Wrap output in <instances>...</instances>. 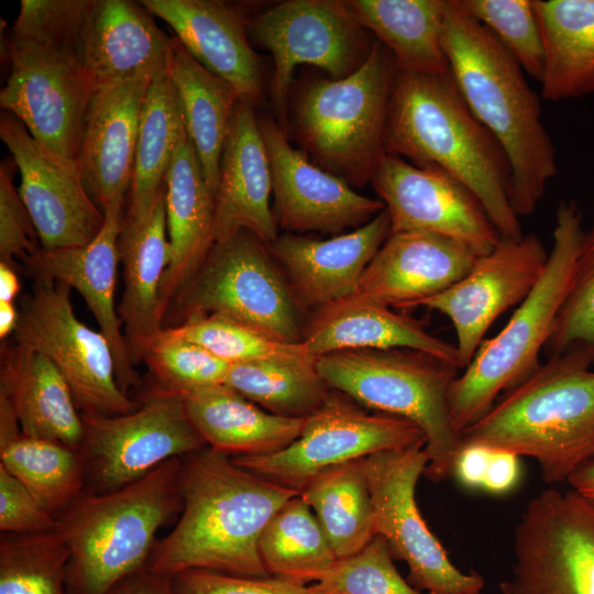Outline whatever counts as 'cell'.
<instances>
[{
  "label": "cell",
  "mask_w": 594,
  "mask_h": 594,
  "mask_svg": "<svg viewBox=\"0 0 594 594\" xmlns=\"http://www.w3.org/2000/svg\"><path fill=\"white\" fill-rule=\"evenodd\" d=\"M396 64L377 40L364 64L341 79L317 78L294 103V129L320 167L350 186L371 182L385 153Z\"/></svg>",
  "instance_id": "obj_8"
},
{
  "label": "cell",
  "mask_w": 594,
  "mask_h": 594,
  "mask_svg": "<svg viewBox=\"0 0 594 594\" xmlns=\"http://www.w3.org/2000/svg\"><path fill=\"white\" fill-rule=\"evenodd\" d=\"M81 34L11 29L10 76L0 106L48 152L77 167L86 113L95 88L80 59Z\"/></svg>",
  "instance_id": "obj_9"
},
{
  "label": "cell",
  "mask_w": 594,
  "mask_h": 594,
  "mask_svg": "<svg viewBox=\"0 0 594 594\" xmlns=\"http://www.w3.org/2000/svg\"><path fill=\"white\" fill-rule=\"evenodd\" d=\"M366 409L331 388L323 404L305 418L299 437L288 447L231 460L265 480L300 492L331 466L383 451L426 446L424 431L413 421Z\"/></svg>",
  "instance_id": "obj_11"
},
{
  "label": "cell",
  "mask_w": 594,
  "mask_h": 594,
  "mask_svg": "<svg viewBox=\"0 0 594 594\" xmlns=\"http://www.w3.org/2000/svg\"><path fill=\"white\" fill-rule=\"evenodd\" d=\"M302 344L315 358L343 350L413 349L458 367V350L452 343L430 334L420 321L391 308L339 300L314 312L304 326Z\"/></svg>",
  "instance_id": "obj_31"
},
{
  "label": "cell",
  "mask_w": 594,
  "mask_h": 594,
  "mask_svg": "<svg viewBox=\"0 0 594 594\" xmlns=\"http://www.w3.org/2000/svg\"><path fill=\"white\" fill-rule=\"evenodd\" d=\"M20 289L14 265L0 262V301L14 302Z\"/></svg>",
  "instance_id": "obj_53"
},
{
  "label": "cell",
  "mask_w": 594,
  "mask_h": 594,
  "mask_svg": "<svg viewBox=\"0 0 594 594\" xmlns=\"http://www.w3.org/2000/svg\"><path fill=\"white\" fill-rule=\"evenodd\" d=\"M543 350L548 359L570 351L594 355V224L583 233L566 295Z\"/></svg>",
  "instance_id": "obj_45"
},
{
  "label": "cell",
  "mask_w": 594,
  "mask_h": 594,
  "mask_svg": "<svg viewBox=\"0 0 594 594\" xmlns=\"http://www.w3.org/2000/svg\"><path fill=\"white\" fill-rule=\"evenodd\" d=\"M0 465L53 515L65 510L86 490L79 452L55 441L20 432L0 441Z\"/></svg>",
  "instance_id": "obj_40"
},
{
  "label": "cell",
  "mask_w": 594,
  "mask_h": 594,
  "mask_svg": "<svg viewBox=\"0 0 594 594\" xmlns=\"http://www.w3.org/2000/svg\"><path fill=\"white\" fill-rule=\"evenodd\" d=\"M245 23L248 34L273 55V96L280 113L299 65L341 79L364 64L375 41L345 1L338 0L284 1Z\"/></svg>",
  "instance_id": "obj_16"
},
{
  "label": "cell",
  "mask_w": 594,
  "mask_h": 594,
  "mask_svg": "<svg viewBox=\"0 0 594 594\" xmlns=\"http://www.w3.org/2000/svg\"><path fill=\"white\" fill-rule=\"evenodd\" d=\"M184 131L182 106L167 64L154 74L143 101L125 217L139 218L152 208L165 186Z\"/></svg>",
  "instance_id": "obj_36"
},
{
  "label": "cell",
  "mask_w": 594,
  "mask_h": 594,
  "mask_svg": "<svg viewBox=\"0 0 594 594\" xmlns=\"http://www.w3.org/2000/svg\"><path fill=\"white\" fill-rule=\"evenodd\" d=\"M69 548L61 532L2 534L0 594H68Z\"/></svg>",
  "instance_id": "obj_41"
},
{
  "label": "cell",
  "mask_w": 594,
  "mask_h": 594,
  "mask_svg": "<svg viewBox=\"0 0 594 594\" xmlns=\"http://www.w3.org/2000/svg\"><path fill=\"white\" fill-rule=\"evenodd\" d=\"M547 252L535 233L519 240L501 237L487 254L477 256L472 268L443 292L419 306L447 316L455 330L458 369L473 360L483 337L508 308L520 304L539 282Z\"/></svg>",
  "instance_id": "obj_18"
},
{
  "label": "cell",
  "mask_w": 594,
  "mask_h": 594,
  "mask_svg": "<svg viewBox=\"0 0 594 594\" xmlns=\"http://www.w3.org/2000/svg\"><path fill=\"white\" fill-rule=\"evenodd\" d=\"M385 153L450 174L479 198L501 237L513 240L524 237L519 217L509 202L507 157L473 116L450 72L396 70Z\"/></svg>",
  "instance_id": "obj_3"
},
{
  "label": "cell",
  "mask_w": 594,
  "mask_h": 594,
  "mask_svg": "<svg viewBox=\"0 0 594 594\" xmlns=\"http://www.w3.org/2000/svg\"><path fill=\"white\" fill-rule=\"evenodd\" d=\"M168 70L179 97L185 129L216 196L221 155L240 97L231 85L196 61L176 36L170 41Z\"/></svg>",
  "instance_id": "obj_34"
},
{
  "label": "cell",
  "mask_w": 594,
  "mask_h": 594,
  "mask_svg": "<svg viewBox=\"0 0 594 594\" xmlns=\"http://www.w3.org/2000/svg\"><path fill=\"white\" fill-rule=\"evenodd\" d=\"M32 292L23 297L14 336L48 358L66 378L84 415L117 416L133 411V400L119 386L107 338L76 316L70 287L34 276Z\"/></svg>",
  "instance_id": "obj_13"
},
{
  "label": "cell",
  "mask_w": 594,
  "mask_h": 594,
  "mask_svg": "<svg viewBox=\"0 0 594 594\" xmlns=\"http://www.w3.org/2000/svg\"><path fill=\"white\" fill-rule=\"evenodd\" d=\"M371 183L389 216L391 233L439 234L477 256L491 252L501 240L479 198L440 168L419 167L384 153Z\"/></svg>",
  "instance_id": "obj_17"
},
{
  "label": "cell",
  "mask_w": 594,
  "mask_h": 594,
  "mask_svg": "<svg viewBox=\"0 0 594 594\" xmlns=\"http://www.w3.org/2000/svg\"><path fill=\"white\" fill-rule=\"evenodd\" d=\"M316 359L305 354L232 364L224 384L274 415L306 418L331 389Z\"/></svg>",
  "instance_id": "obj_38"
},
{
  "label": "cell",
  "mask_w": 594,
  "mask_h": 594,
  "mask_svg": "<svg viewBox=\"0 0 594 594\" xmlns=\"http://www.w3.org/2000/svg\"><path fill=\"white\" fill-rule=\"evenodd\" d=\"M155 73L145 70L106 85L91 97L77 169L102 212L113 205L123 206L130 193L142 106Z\"/></svg>",
  "instance_id": "obj_21"
},
{
  "label": "cell",
  "mask_w": 594,
  "mask_h": 594,
  "mask_svg": "<svg viewBox=\"0 0 594 594\" xmlns=\"http://www.w3.org/2000/svg\"><path fill=\"white\" fill-rule=\"evenodd\" d=\"M258 125L272 169L273 212L282 229L338 235L346 228L364 226L385 209L380 199L359 194L342 178L311 163L306 152L289 144L273 119H258Z\"/></svg>",
  "instance_id": "obj_20"
},
{
  "label": "cell",
  "mask_w": 594,
  "mask_h": 594,
  "mask_svg": "<svg viewBox=\"0 0 594 594\" xmlns=\"http://www.w3.org/2000/svg\"><path fill=\"white\" fill-rule=\"evenodd\" d=\"M0 394L10 402L24 436L79 450L84 421L73 392L55 364L19 342L2 353Z\"/></svg>",
  "instance_id": "obj_30"
},
{
  "label": "cell",
  "mask_w": 594,
  "mask_h": 594,
  "mask_svg": "<svg viewBox=\"0 0 594 594\" xmlns=\"http://www.w3.org/2000/svg\"><path fill=\"white\" fill-rule=\"evenodd\" d=\"M0 138L20 170L18 189L41 248H77L91 242L103 227L105 215L87 193L77 167L45 150L6 110L0 114Z\"/></svg>",
  "instance_id": "obj_19"
},
{
  "label": "cell",
  "mask_w": 594,
  "mask_h": 594,
  "mask_svg": "<svg viewBox=\"0 0 594 594\" xmlns=\"http://www.w3.org/2000/svg\"><path fill=\"white\" fill-rule=\"evenodd\" d=\"M187 415L208 448L230 458L280 451L300 435L305 418L264 410L226 384L183 396Z\"/></svg>",
  "instance_id": "obj_32"
},
{
  "label": "cell",
  "mask_w": 594,
  "mask_h": 594,
  "mask_svg": "<svg viewBox=\"0 0 594 594\" xmlns=\"http://www.w3.org/2000/svg\"><path fill=\"white\" fill-rule=\"evenodd\" d=\"M582 212L573 200H561L556 213L552 249L546 268L506 326L479 346L473 360L450 384L448 406L460 435L485 417L501 393L530 377L541 365L554 320L566 295L584 233Z\"/></svg>",
  "instance_id": "obj_6"
},
{
  "label": "cell",
  "mask_w": 594,
  "mask_h": 594,
  "mask_svg": "<svg viewBox=\"0 0 594 594\" xmlns=\"http://www.w3.org/2000/svg\"><path fill=\"white\" fill-rule=\"evenodd\" d=\"M19 321V309L14 302L0 301V338L6 339L15 331Z\"/></svg>",
  "instance_id": "obj_55"
},
{
  "label": "cell",
  "mask_w": 594,
  "mask_h": 594,
  "mask_svg": "<svg viewBox=\"0 0 594 594\" xmlns=\"http://www.w3.org/2000/svg\"><path fill=\"white\" fill-rule=\"evenodd\" d=\"M174 594H323L317 583L274 576L248 578L209 570H188L170 579Z\"/></svg>",
  "instance_id": "obj_48"
},
{
  "label": "cell",
  "mask_w": 594,
  "mask_h": 594,
  "mask_svg": "<svg viewBox=\"0 0 594 594\" xmlns=\"http://www.w3.org/2000/svg\"><path fill=\"white\" fill-rule=\"evenodd\" d=\"M593 364L586 351L548 359L461 433L463 444L530 457L547 483L568 482L594 462Z\"/></svg>",
  "instance_id": "obj_4"
},
{
  "label": "cell",
  "mask_w": 594,
  "mask_h": 594,
  "mask_svg": "<svg viewBox=\"0 0 594 594\" xmlns=\"http://www.w3.org/2000/svg\"><path fill=\"white\" fill-rule=\"evenodd\" d=\"M270 576L304 584L317 582L338 561L309 504L299 494L270 519L258 540Z\"/></svg>",
  "instance_id": "obj_39"
},
{
  "label": "cell",
  "mask_w": 594,
  "mask_h": 594,
  "mask_svg": "<svg viewBox=\"0 0 594 594\" xmlns=\"http://www.w3.org/2000/svg\"><path fill=\"white\" fill-rule=\"evenodd\" d=\"M81 417L78 452L86 488L99 494L120 490L170 459H184L207 447L187 415L183 396L160 386L133 411Z\"/></svg>",
  "instance_id": "obj_12"
},
{
  "label": "cell",
  "mask_w": 594,
  "mask_h": 594,
  "mask_svg": "<svg viewBox=\"0 0 594 594\" xmlns=\"http://www.w3.org/2000/svg\"><path fill=\"white\" fill-rule=\"evenodd\" d=\"M321 377L367 409L405 418L426 436L429 463L424 474L433 482L453 476L462 437L452 426L448 391L459 369L413 349H360L316 359Z\"/></svg>",
  "instance_id": "obj_7"
},
{
  "label": "cell",
  "mask_w": 594,
  "mask_h": 594,
  "mask_svg": "<svg viewBox=\"0 0 594 594\" xmlns=\"http://www.w3.org/2000/svg\"><path fill=\"white\" fill-rule=\"evenodd\" d=\"M443 48L465 103L507 157L514 212L518 217L531 215L558 173L556 148L542 123L538 96L512 54L454 0L447 3Z\"/></svg>",
  "instance_id": "obj_2"
},
{
  "label": "cell",
  "mask_w": 594,
  "mask_h": 594,
  "mask_svg": "<svg viewBox=\"0 0 594 594\" xmlns=\"http://www.w3.org/2000/svg\"><path fill=\"white\" fill-rule=\"evenodd\" d=\"M103 215L101 231L88 244L54 250L40 246L24 264L34 276L59 280L80 294L99 331L110 344L119 386L128 395L129 389L139 384V376L130 359L116 306L123 206L113 205Z\"/></svg>",
  "instance_id": "obj_23"
},
{
  "label": "cell",
  "mask_w": 594,
  "mask_h": 594,
  "mask_svg": "<svg viewBox=\"0 0 594 594\" xmlns=\"http://www.w3.org/2000/svg\"><path fill=\"white\" fill-rule=\"evenodd\" d=\"M477 258L465 245L430 232L391 233L342 300L410 308L461 279Z\"/></svg>",
  "instance_id": "obj_22"
},
{
  "label": "cell",
  "mask_w": 594,
  "mask_h": 594,
  "mask_svg": "<svg viewBox=\"0 0 594 594\" xmlns=\"http://www.w3.org/2000/svg\"><path fill=\"white\" fill-rule=\"evenodd\" d=\"M492 449L479 444H463L459 452L453 476L465 487L483 488Z\"/></svg>",
  "instance_id": "obj_50"
},
{
  "label": "cell",
  "mask_w": 594,
  "mask_h": 594,
  "mask_svg": "<svg viewBox=\"0 0 594 594\" xmlns=\"http://www.w3.org/2000/svg\"><path fill=\"white\" fill-rule=\"evenodd\" d=\"M124 289L118 306L130 359L135 367L163 329L160 293L169 262L166 186L139 218L123 216L119 237Z\"/></svg>",
  "instance_id": "obj_27"
},
{
  "label": "cell",
  "mask_w": 594,
  "mask_h": 594,
  "mask_svg": "<svg viewBox=\"0 0 594 594\" xmlns=\"http://www.w3.org/2000/svg\"><path fill=\"white\" fill-rule=\"evenodd\" d=\"M519 475L518 455L492 449L483 488L493 494L507 493L517 484Z\"/></svg>",
  "instance_id": "obj_51"
},
{
  "label": "cell",
  "mask_w": 594,
  "mask_h": 594,
  "mask_svg": "<svg viewBox=\"0 0 594 594\" xmlns=\"http://www.w3.org/2000/svg\"><path fill=\"white\" fill-rule=\"evenodd\" d=\"M58 519L16 477L0 465V530L2 534L54 531Z\"/></svg>",
  "instance_id": "obj_49"
},
{
  "label": "cell",
  "mask_w": 594,
  "mask_h": 594,
  "mask_svg": "<svg viewBox=\"0 0 594 594\" xmlns=\"http://www.w3.org/2000/svg\"><path fill=\"white\" fill-rule=\"evenodd\" d=\"M169 262L160 305L163 315L191 279L215 244V201L187 131L175 148L165 178Z\"/></svg>",
  "instance_id": "obj_29"
},
{
  "label": "cell",
  "mask_w": 594,
  "mask_h": 594,
  "mask_svg": "<svg viewBox=\"0 0 594 594\" xmlns=\"http://www.w3.org/2000/svg\"><path fill=\"white\" fill-rule=\"evenodd\" d=\"M429 463L425 447L383 451L362 459L370 490L375 534L394 559L406 562L408 583L429 594H482L484 578L464 573L449 559L416 502V486Z\"/></svg>",
  "instance_id": "obj_14"
},
{
  "label": "cell",
  "mask_w": 594,
  "mask_h": 594,
  "mask_svg": "<svg viewBox=\"0 0 594 594\" xmlns=\"http://www.w3.org/2000/svg\"><path fill=\"white\" fill-rule=\"evenodd\" d=\"M300 310L268 246L243 230L215 242L168 306L163 328L198 316L221 315L273 340L299 343L304 331Z\"/></svg>",
  "instance_id": "obj_10"
},
{
  "label": "cell",
  "mask_w": 594,
  "mask_h": 594,
  "mask_svg": "<svg viewBox=\"0 0 594 594\" xmlns=\"http://www.w3.org/2000/svg\"><path fill=\"white\" fill-rule=\"evenodd\" d=\"M389 234L391 220L384 209L348 233L319 240L288 232L267 246L285 270L300 308L315 312L352 295L364 270Z\"/></svg>",
  "instance_id": "obj_24"
},
{
  "label": "cell",
  "mask_w": 594,
  "mask_h": 594,
  "mask_svg": "<svg viewBox=\"0 0 594 594\" xmlns=\"http://www.w3.org/2000/svg\"><path fill=\"white\" fill-rule=\"evenodd\" d=\"M532 1L544 46L542 98L594 94V0Z\"/></svg>",
  "instance_id": "obj_33"
},
{
  "label": "cell",
  "mask_w": 594,
  "mask_h": 594,
  "mask_svg": "<svg viewBox=\"0 0 594 594\" xmlns=\"http://www.w3.org/2000/svg\"><path fill=\"white\" fill-rule=\"evenodd\" d=\"M393 560L386 540L375 535L363 550L338 560L316 583L323 594H420Z\"/></svg>",
  "instance_id": "obj_46"
},
{
  "label": "cell",
  "mask_w": 594,
  "mask_h": 594,
  "mask_svg": "<svg viewBox=\"0 0 594 594\" xmlns=\"http://www.w3.org/2000/svg\"><path fill=\"white\" fill-rule=\"evenodd\" d=\"M166 22L205 68L226 80L253 107L263 98L260 59L248 40L243 14L219 0H142Z\"/></svg>",
  "instance_id": "obj_25"
},
{
  "label": "cell",
  "mask_w": 594,
  "mask_h": 594,
  "mask_svg": "<svg viewBox=\"0 0 594 594\" xmlns=\"http://www.w3.org/2000/svg\"><path fill=\"white\" fill-rule=\"evenodd\" d=\"M354 18L392 54L399 70L449 73L443 48L448 0H350Z\"/></svg>",
  "instance_id": "obj_35"
},
{
  "label": "cell",
  "mask_w": 594,
  "mask_h": 594,
  "mask_svg": "<svg viewBox=\"0 0 594 594\" xmlns=\"http://www.w3.org/2000/svg\"><path fill=\"white\" fill-rule=\"evenodd\" d=\"M143 361L160 387L182 396L224 384L232 364L207 349L163 328L148 345Z\"/></svg>",
  "instance_id": "obj_42"
},
{
  "label": "cell",
  "mask_w": 594,
  "mask_h": 594,
  "mask_svg": "<svg viewBox=\"0 0 594 594\" xmlns=\"http://www.w3.org/2000/svg\"><path fill=\"white\" fill-rule=\"evenodd\" d=\"M182 458L109 493L85 490L58 519L69 548L68 594H111L146 569L158 529L182 512Z\"/></svg>",
  "instance_id": "obj_5"
},
{
  "label": "cell",
  "mask_w": 594,
  "mask_h": 594,
  "mask_svg": "<svg viewBox=\"0 0 594 594\" xmlns=\"http://www.w3.org/2000/svg\"><path fill=\"white\" fill-rule=\"evenodd\" d=\"M111 594H174L170 579L141 570L120 582Z\"/></svg>",
  "instance_id": "obj_52"
},
{
  "label": "cell",
  "mask_w": 594,
  "mask_h": 594,
  "mask_svg": "<svg viewBox=\"0 0 594 594\" xmlns=\"http://www.w3.org/2000/svg\"><path fill=\"white\" fill-rule=\"evenodd\" d=\"M153 16L141 2L92 0L81 31L80 59L95 91L168 64L172 38Z\"/></svg>",
  "instance_id": "obj_28"
},
{
  "label": "cell",
  "mask_w": 594,
  "mask_h": 594,
  "mask_svg": "<svg viewBox=\"0 0 594 594\" xmlns=\"http://www.w3.org/2000/svg\"><path fill=\"white\" fill-rule=\"evenodd\" d=\"M168 329L230 364L309 354L302 342L285 343L273 340L242 322L221 315L194 317Z\"/></svg>",
  "instance_id": "obj_44"
},
{
  "label": "cell",
  "mask_w": 594,
  "mask_h": 594,
  "mask_svg": "<svg viewBox=\"0 0 594 594\" xmlns=\"http://www.w3.org/2000/svg\"><path fill=\"white\" fill-rule=\"evenodd\" d=\"M512 575L502 594H594V503L542 491L514 530Z\"/></svg>",
  "instance_id": "obj_15"
},
{
  "label": "cell",
  "mask_w": 594,
  "mask_h": 594,
  "mask_svg": "<svg viewBox=\"0 0 594 594\" xmlns=\"http://www.w3.org/2000/svg\"><path fill=\"white\" fill-rule=\"evenodd\" d=\"M568 483L571 490L594 503V462L575 472Z\"/></svg>",
  "instance_id": "obj_54"
},
{
  "label": "cell",
  "mask_w": 594,
  "mask_h": 594,
  "mask_svg": "<svg viewBox=\"0 0 594 594\" xmlns=\"http://www.w3.org/2000/svg\"><path fill=\"white\" fill-rule=\"evenodd\" d=\"M179 491L180 517L156 541L147 571L167 579L188 570L270 576L258 552L261 534L300 492L265 480L208 447L183 459Z\"/></svg>",
  "instance_id": "obj_1"
},
{
  "label": "cell",
  "mask_w": 594,
  "mask_h": 594,
  "mask_svg": "<svg viewBox=\"0 0 594 594\" xmlns=\"http://www.w3.org/2000/svg\"><path fill=\"white\" fill-rule=\"evenodd\" d=\"M13 157L0 165V262L23 263L41 246L32 218L13 184Z\"/></svg>",
  "instance_id": "obj_47"
},
{
  "label": "cell",
  "mask_w": 594,
  "mask_h": 594,
  "mask_svg": "<svg viewBox=\"0 0 594 594\" xmlns=\"http://www.w3.org/2000/svg\"><path fill=\"white\" fill-rule=\"evenodd\" d=\"M271 163L252 105L239 100L220 161L215 201V242L249 231L266 245L277 239L270 206Z\"/></svg>",
  "instance_id": "obj_26"
},
{
  "label": "cell",
  "mask_w": 594,
  "mask_h": 594,
  "mask_svg": "<svg viewBox=\"0 0 594 594\" xmlns=\"http://www.w3.org/2000/svg\"><path fill=\"white\" fill-rule=\"evenodd\" d=\"M362 459L323 470L300 491L338 560L359 553L376 535Z\"/></svg>",
  "instance_id": "obj_37"
},
{
  "label": "cell",
  "mask_w": 594,
  "mask_h": 594,
  "mask_svg": "<svg viewBox=\"0 0 594 594\" xmlns=\"http://www.w3.org/2000/svg\"><path fill=\"white\" fill-rule=\"evenodd\" d=\"M454 1L501 42L525 73L541 82L544 46L532 0Z\"/></svg>",
  "instance_id": "obj_43"
}]
</instances>
